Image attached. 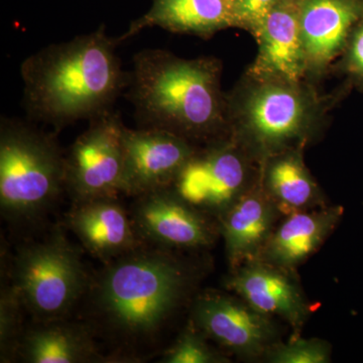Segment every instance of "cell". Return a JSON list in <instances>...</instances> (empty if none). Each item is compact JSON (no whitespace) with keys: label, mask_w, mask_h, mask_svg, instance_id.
I'll list each match as a JSON object with an SVG mask.
<instances>
[{"label":"cell","mask_w":363,"mask_h":363,"mask_svg":"<svg viewBox=\"0 0 363 363\" xmlns=\"http://www.w3.org/2000/svg\"><path fill=\"white\" fill-rule=\"evenodd\" d=\"M283 216L260 178L218 219L231 267L259 259Z\"/></svg>","instance_id":"cell-16"},{"label":"cell","mask_w":363,"mask_h":363,"mask_svg":"<svg viewBox=\"0 0 363 363\" xmlns=\"http://www.w3.org/2000/svg\"><path fill=\"white\" fill-rule=\"evenodd\" d=\"M95 335L88 323L65 319L35 322L23 333L18 358L28 363L111 362L100 353Z\"/></svg>","instance_id":"cell-18"},{"label":"cell","mask_w":363,"mask_h":363,"mask_svg":"<svg viewBox=\"0 0 363 363\" xmlns=\"http://www.w3.org/2000/svg\"><path fill=\"white\" fill-rule=\"evenodd\" d=\"M154 26L172 33L211 37L233 28V0H152L149 11L133 21L117 43Z\"/></svg>","instance_id":"cell-19"},{"label":"cell","mask_w":363,"mask_h":363,"mask_svg":"<svg viewBox=\"0 0 363 363\" xmlns=\"http://www.w3.org/2000/svg\"><path fill=\"white\" fill-rule=\"evenodd\" d=\"M11 277L35 322L65 319L91 281L80 252L60 228L18 248Z\"/></svg>","instance_id":"cell-6"},{"label":"cell","mask_w":363,"mask_h":363,"mask_svg":"<svg viewBox=\"0 0 363 363\" xmlns=\"http://www.w3.org/2000/svg\"><path fill=\"white\" fill-rule=\"evenodd\" d=\"M326 98L311 81L294 82L245 72L227 94L229 135L259 164L292 149H305L323 128Z\"/></svg>","instance_id":"cell-4"},{"label":"cell","mask_w":363,"mask_h":363,"mask_svg":"<svg viewBox=\"0 0 363 363\" xmlns=\"http://www.w3.org/2000/svg\"><path fill=\"white\" fill-rule=\"evenodd\" d=\"M305 149H292L260 164L262 187L284 217L323 207V195L304 161Z\"/></svg>","instance_id":"cell-20"},{"label":"cell","mask_w":363,"mask_h":363,"mask_svg":"<svg viewBox=\"0 0 363 363\" xmlns=\"http://www.w3.org/2000/svg\"><path fill=\"white\" fill-rule=\"evenodd\" d=\"M264 359L271 363H328L331 362V346L318 338L294 336L288 342L272 345Z\"/></svg>","instance_id":"cell-23"},{"label":"cell","mask_w":363,"mask_h":363,"mask_svg":"<svg viewBox=\"0 0 363 363\" xmlns=\"http://www.w3.org/2000/svg\"><path fill=\"white\" fill-rule=\"evenodd\" d=\"M67 224L83 247L104 264L145 245L117 197L74 203Z\"/></svg>","instance_id":"cell-15"},{"label":"cell","mask_w":363,"mask_h":363,"mask_svg":"<svg viewBox=\"0 0 363 363\" xmlns=\"http://www.w3.org/2000/svg\"><path fill=\"white\" fill-rule=\"evenodd\" d=\"M207 336L192 321L181 332L175 343L164 351L161 363H226L228 357L215 350Z\"/></svg>","instance_id":"cell-22"},{"label":"cell","mask_w":363,"mask_h":363,"mask_svg":"<svg viewBox=\"0 0 363 363\" xmlns=\"http://www.w3.org/2000/svg\"><path fill=\"white\" fill-rule=\"evenodd\" d=\"M65 155L54 133L2 117L0 207L11 223L42 217L65 190Z\"/></svg>","instance_id":"cell-5"},{"label":"cell","mask_w":363,"mask_h":363,"mask_svg":"<svg viewBox=\"0 0 363 363\" xmlns=\"http://www.w3.org/2000/svg\"><path fill=\"white\" fill-rule=\"evenodd\" d=\"M341 206H323L285 216L259 259L294 271L322 247L343 216Z\"/></svg>","instance_id":"cell-17"},{"label":"cell","mask_w":363,"mask_h":363,"mask_svg":"<svg viewBox=\"0 0 363 363\" xmlns=\"http://www.w3.org/2000/svg\"><path fill=\"white\" fill-rule=\"evenodd\" d=\"M123 123L109 111L90 119L65 155V190L74 203L123 194Z\"/></svg>","instance_id":"cell-8"},{"label":"cell","mask_w":363,"mask_h":363,"mask_svg":"<svg viewBox=\"0 0 363 363\" xmlns=\"http://www.w3.org/2000/svg\"><path fill=\"white\" fill-rule=\"evenodd\" d=\"M225 286L259 312L285 321L294 334L302 330L311 314V306L295 272L262 259L233 267Z\"/></svg>","instance_id":"cell-12"},{"label":"cell","mask_w":363,"mask_h":363,"mask_svg":"<svg viewBox=\"0 0 363 363\" xmlns=\"http://www.w3.org/2000/svg\"><path fill=\"white\" fill-rule=\"evenodd\" d=\"M351 87L363 92V16L351 33L335 66Z\"/></svg>","instance_id":"cell-24"},{"label":"cell","mask_w":363,"mask_h":363,"mask_svg":"<svg viewBox=\"0 0 363 363\" xmlns=\"http://www.w3.org/2000/svg\"><path fill=\"white\" fill-rule=\"evenodd\" d=\"M191 321L208 339L242 359H264L267 350L279 342L274 318L235 294L214 291L198 296Z\"/></svg>","instance_id":"cell-9"},{"label":"cell","mask_w":363,"mask_h":363,"mask_svg":"<svg viewBox=\"0 0 363 363\" xmlns=\"http://www.w3.org/2000/svg\"><path fill=\"white\" fill-rule=\"evenodd\" d=\"M222 64L214 57L184 59L161 49L133 58L128 97L140 128H159L196 145L229 135Z\"/></svg>","instance_id":"cell-3"},{"label":"cell","mask_w":363,"mask_h":363,"mask_svg":"<svg viewBox=\"0 0 363 363\" xmlns=\"http://www.w3.org/2000/svg\"><path fill=\"white\" fill-rule=\"evenodd\" d=\"M279 1L281 0H233V28H242L255 37Z\"/></svg>","instance_id":"cell-25"},{"label":"cell","mask_w":363,"mask_h":363,"mask_svg":"<svg viewBox=\"0 0 363 363\" xmlns=\"http://www.w3.org/2000/svg\"><path fill=\"white\" fill-rule=\"evenodd\" d=\"M135 198L130 216L145 245L176 252L199 250L213 242L210 217L184 201L172 189H160Z\"/></svg>","instance_id":"cell-11"},{"label":"cell","mask_w":363,"mask_h":363,"mask_svg":"<svg viewBox=\"0 0 363 363\" xmlns=\"http://www.w3.org/2000/svg\"><path fill=\"white\" fill-rule=\"evenodd\" d=\"M260 164L230 135L200 145L169 189L218 220L259 180Z\"/></svg>","instance_id":"cell-7"},{"label":"cell","mask_w":363,"mask_h":363,"mask_svg":"<svg viewBox=\"0 0 363 363\" xmlns=\"http://www.w3.org/2000/svg\"><path fill=\"white\" fill-rule=\"evenodd\" d=\"M123 194L138 197L169 188L199 145L159 128L123 131Z\"/></svg>","instance_id":"cell-10"},{"label":"cell","mask_w":363,"mask_h":363,"mask_svg":"<svg viewBox=\"0 0 363 363\" xmlns=\"http://www.w3.org/2000/svg\"><path fill=\"white\" fill-rule=\"evenodd\" d=\"M308 78L335 66L353 28L363 16V0H298Z\"/></svg>","instance_id":"cell-13"},{"label":"cell","mask_w":363,"mask_h":363,"mask_svg":"<svg viewBox=\"0 0 363 363\" xmlns=\"http://www.w3.org/2000/svg\"><path fill=\"white\" fill-rule=\"evenodd\" d=\"M192 271L175 250L143 245L105 264L91 279V328L117 347L156 337L187 297ZM85 295V296H86Z\"/></svg>","instance_id":"cell-1"},{"label":"cell","mask_w":363,"mask_h":363,"mask_svg":"<svg viewBox=\"0 0 363 363\" xmlns=\"http://www.w3.org/2000/svg\"><path fill=\"white\" fill-rule=\"evenodd\" d=\"M116 40L104 26L68 42L48 45L23 62L25 104L33 121L59 131L111 111L128 78Z\"/></svg>","instance_id":"cell-2"},{"label":"cell","mask_w":363,"mask_h":363,"mask_svg":"<svg viewBox=\"0 0 363 363\" xmlns=\"http://www.w3.org/2000/svg\"><path fill=\"white\" fill-rule=\"evenodd\" d=\"M25 302L13 279L2 284L0 296V362H11L18 358L23 329Z\"/></svg>","instance_id":"cell-21"},{"label":"cell","mask_w":363,"mask_h":363,"mask_svg":"<svg viewBox=\"0 0 363 363\" xmlns=\"http://www.w3.org/2000/svg\"><path fill=\"white\" fill-rule=\"evenodd\" d=\"M255 39L259 52L247 73L294 82L310 81L298 0H281L267 16Z\"/></svg>","instance_id":"cell-14"}]
</instances>
